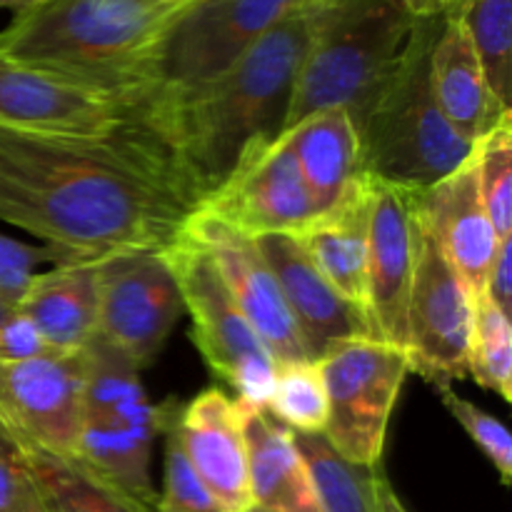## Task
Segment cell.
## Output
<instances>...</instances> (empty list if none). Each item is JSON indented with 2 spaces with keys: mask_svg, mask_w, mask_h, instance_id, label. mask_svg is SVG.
<instances>
[{
  "mask_svg": "<svg viewBox=\"0 0 512 512\" xmlns=\"http://www.w3.org/2000/svg\"><path fill=\"white\" fill-rule=\"evenodd\" d=\"M195 210L155 125L103 135L0 125V220L60 263L163 250Z\"/></svg>",
  "mask_w": 512,
  "mask_h": 512,
  "instance_id": "cell-1",
  "label": "cell"
},
{
  "mask_svg": "<svg viewBox=\"0 0 512 512\" xmlns=\"http://www.w3.org/2000/svg\"><path fill=\"white\" fill-rule=\"evenodd\" d=\"M310 18L313 0H298L218 78L183 95H158L155 128L198 205L285 130Z\"/></svg>",
  "mask_w": 512,
  "mask_h": 512,
  "instance_id": "cell-2",
  "label": "cell"
},
{
  "mask_svg": "<svg viewBox=\"0 0 512 512\" xmlns=\"http://www.w3.org/2000/svg\"><path fill=\"white\" fill-rule=\"evenodd\" d=\"M193 0H43L0 30V53L28 68L118 93H160L165 33Z\"/></svg>",
  "mask_w": 512,
  "mask_h": 512,
  "instance_id": "cell-3",
  "label": "cell"
},
{
  "mask_svg": "<svg viewBox=\"0 0 512 512\" xmlns=\"http://www.w3.org/2000/svg\"><path fill=\"white\" fill-rule=\"evenodd\" d=\"M440 20L418 18L398 65L355 118L365 175L420 193L448 178L473 153L440 113L430 88V48Z\"/></svg>",
  "mask_w": 512,
  "mask_h": 512,
  "instance_id": "cell-4",
  "label": "cell"
},
{
  "mask_svg": "<svg viewBox=\"0 0 512 512\" xmlns=\"http://www.w3.org/2000/svg\"><path fill=\"white\" fill-rule=\"evenodd\" d=\"M415 20L398 0H313L285 130L328 108H345L355 123L398 65Z\"/></svg>",
  "mask_w": 512,
  "mask_h": 512,
  "instance_id": "cell-5",
  "label": "cell"
},
{
  "mask_svg": "<svg viewBox=\"0 0 512 512\" xmlns=\"http://www.w3.org/2000/svg\"><path fill=\"white\" fill-rule=\"evenodd\" d=\"M173 398L153 403L140 370L100 345L85 348V388L75 455L70 460L138 512H155L153 445L178 418Z\"/></svg>",
  "mask_w": 512,
  "mask_h": 512,
  "instance_id": "cell-6",
  "label": "cell"
},
{
  "mask_svg": "<svg viewBox=\"0 0 512 512\" xmlns=\"http://www.w3.org/2000/svg\"><path fill=\"white\" fill-rule=\"evenodd\" d=\"M160 253L178 283L185 313L193 320L190 338L205 365L233 388L243 408L265 410L278 363L235 305L208 250L180 230Z\"/></svg>",
  "mask_w": 512,
  "mask_h": 512,
  "instance_id": "cell-7",
  "label": "cell"
},
{
  "mask_svg": "<svg viewBox=\"0 0 512 512\" xmlns=\"http://www.w3.org/2000/svg\"><path fill=\"white\" fill-rule=\"evenodd\" d=\"M315 363L328 398L325 440L350 463L378 468L390 415L413 373L408 350L378 338H350Z\"/></svg>",
  "mask_w": 512,
  "mask_h": 512,
  "instance_id": "cell-8",
  "label": "cell"
},
{
  "mask_svg": "<svg viewBox=\"0 0 512 512\" xmlns=\"http://www.w3.org/2000/svg\"><path fill=\"white\" fill-rule=\"evenodd\" d=\"M160 93H118L28 68L0 53V125L103 135L155 125Z\"/></svg>",
  "mask_w": 512,
  "mask_h": 512,
  "instance_id": "cell-9",
  "label": "cell"
},
{
  "mask_svg": "<svg viewBox=\"0 0 512 512\" xmlns=\"http://www.w3.org/2000/svg\"><path fill=\"white\" fill-rule=\"evenodd\" d=\"M298 0H193L165 33L155 63L163 98L210 83L248 53Z\"/></svg>",
  "mask_w": 512,
  "mask_h": 512,
  "instance_id": "cell-10",
  "label": "cell"
},
{
  "mask_svg": "<svg viewBox=\"0 0 512 512\" xmlns=\"http://www.w3.org/2000/svg\"><path fill=\"white\" fill-rule=\"evenodd\" d=\"M415 205V203H413ZM415 263L408 293L410 370L440 390L468 378L473 295L415 213Z\"/></svg>",
  "mask_w": 512,
  "mask_h": 512,
  "instance_id": "cell-11",
  "label": "cell"
},
{
  "mask_svg": "<svg viewBox=\"0 0 512 512\" xmlns=\"http://www.w3.org/2000/svg\"><path fill=\"white\" fill-rule=\"evenodd\" d=\"M185 313L178 283L160 250L100 260V310L95 340L145 370L158 360Z\"/></svg>",
  "mask_w": 512,
  "mask_h": 512,
  "instance_id": "cell-12",
  "label": "cell"
},
{
  "mask_svg": "<svg viewBox=\"0 0 512 512\" xmlns=\"http://www.w3.org/2000/svg\"><path fill=\"white\" fill-rule=\"evenodd\" d=\"M85 388V350L45 358H0V423L23 455L73 458Z\"/></svg>",
  "mask_w": 512,
  "mask_h": 512,
  "instance_id": "cell-13",
  "label": "cell"
},
{
  "mask_svg": "<svg viewBox=\"0 0 512 512\" xmlns=\"http://www.w3.org/2000/svg\"><path fill=\"white\" fill-rule=\"evenodd\" d=\"M198 210L248 238L298 235L318 220L285 133L243 160Z\"/></svg>",
  "mask_w": 512,
  "mask_h": 512,
  "instance_id": "cell-14",
  "label": "cell"
},
{
  "mask_svg": "<svg viewBox=\"0 0 512 512\" xmlns=\"http://www.w3.org/2000/svg\"><path fill=\"white\" fill-rule=\"evenodd\" d=\"M183 230L208 250L235 305L263 340L275 363L308 360L278 280L260 255L255 240L200 210L190 215Z\"/></svg>",
  "mask_w": 512,
  "mask_h": 512,
  "instance_id": "cell-15",
  "label": "cell"
},
{
  "mask_svg": "<svg viewBox=\"0 0 512 512\" xmlns=\"http://www.w3.org/2000/svg\"><path fill=\"white\" fill-rule=\"evenodd\" d=\"M368 185V320L375 338L405 350L415 263L413 193L373 178Z\"/></svg>",
  "mask_w": 512,
  "mask_h": 512,
  "instance_id": "cell-16",
  "label": "cell"
},
{
  "mask_svg": "<svg viewBox=\"0 0 512 512\" xmlns=\"http://www.w3.org/2000/svg\"><path fill=\"white\" fill-rule=\"evenodd\" d=\"M180 448L223 512L255 510L245 445V408L220 388H205L180 405Z\"/></svg>",
  "mask_w": 512,
  "mask_h": 512,
  "instance_id": "cell-17",
  "label": "cell"
},
{
  "mask_svg": "<svg viewBox=\"0 0 512 512\" xmlns=\"http://www.w3.org/2000/svg\"><path fill=\"white\" fill-rule=\"evenodd\" d=\"M273 270L308 360H320L350 338H375L368 318L320 275L295 235L253 238Z\"/></svg>",
  "mask_w": 512,
  "mask_h": 512,
  "instance_id": "cell-18",
  "label": "cell"
},
{
  "mask_svg": "<svg viewBox=\"0 0 512 512\" xmlns=\"http://www.w3.org/2000/svg\"><path fill=\"white\" fill-rule=\"evenodd\" d=\"M415 213L473 298L483 295L498 238L478 193L473 153L458 170L413 193Z\"/></svg>",
  "mask_w": 512,
  "mask_h": 512,
  "instance_id": "cell-19",
  "label": "cell"
},
{
  "mask_svg": "<svg viewBox=\"0 0 512 512\" xmlns=\"http://www.w3.org/2000/svg\"><path fill=\"white\" fill-rule=\"evenodd\" d=\"M318 218L338 210L365 185L358 128L345 108H328L285 130Z\"/></svg>",
  "mask_w": 512,
  "mask_h": 512,
  "instance_id": "cell-20",
  "label": "cell"
},
{
  "mask_svg": "<svg viewBox=\"0 0 512 512\" xmlns=\"http://www.w3.org/2000/svg\"><path fill=\"white\" fill-rule=\"evenodd\" d=\"M430 88L450 128L470 145L512 113L488 88L468 35L450 13H443L430 48Z\"/></svg>",
  "mask_w": 512,
  "mask_h": 512,
  "instance_id": "cell-21",
  "label": "cell"
},
{
  "mask_svg": "<svg viewBox=\"0 0 512 512\" xmlns=\"http://www.w3.org/2000/svg\"><path fill=\"white\" fill-rule=\"evenodd\" d=\"M45 343L60 353H80L98 333L100 263L75 260L38 273L15 305Z\"/></svg>",
  "mask_w": 512,
  "mask_h": 512,
  "instance_id": "cell-22",
  "label": "cell"
},
{
  "mask_svg": "<svg viewBox=\"0 0 512 512\" xmlns=\"http://www.w3.org/2000/svg\"><path fill=\"white\" fill-rule=\"evenodd\" d=\"M245 445L255 510L320 512L293 430L270 418L268 410L245 408Z\"/></svg>",
  "mask_w": 512,
  "mask_h": 512,
  "instance_id": "cell-23",
  "label": "cell"
},
{
  "mask_svg": "<svg viewBox=\"0 0 512 512\" xmlns=\"http://www.w3.org/2000/svg\"><path fill=\"white\" fill-rule=\"evenodd\" d=\"M370 185L298 233V243L325 280L368 318ZM370 323V320H368ZM373 330V328H370Z\"/></svg>",
  "mask_w": 512,
  "mask_h": 512,
  "instance_id": "cell-24",
  "label": "cell"
},
{
  "mask_svg": "<svg viewBox=\"0 0 512 512\" xmlns=\"http://www.w3.org/2000/svg\"><path fill=\"white\" fill-rule=\"evenodd\" d=\"M305 460L320 512H375L378 468L350 463L325 440L323 433H293Z\"/></svg>",
  "mask_w": 512,
  "mask_h": 512,
  "instance_id": "cell-25",
  "label": "cell"
},
{
  "mask_svg": "<svg viewBox=\"0 0 512 512\" xmlns=\"http://www.w3.org/2000/svg\"><path fill=\"white\" fill-rule=\"evenodd\" d=\"M445 13L468 35L498 103L512 110V0H453Z\"/></svg>",
  "mask_w": 512,
  "mask_h": 512,
  "instance_id": "cell-26",
  "label": "cell"
},
{
  "mask_svg": "<svg viewBox=\"0 0 512 512\" xmlns=\"http://www.w3.org/2000/svg\"><path fill=\"white\" fill-rule=\"evenodd\" d=\"M25 468L48 512H138L70 458L33 450Z\"/></svg>",
  "mask_w": 512,
  "mask_h": 512,
  "instance_id": "cell-27",
  "label": "cell"
},
{
  "mask_svg": "<svg viewBox=\"0 0 512 512\" xmlns=\"http://www.w3.org/2000/svg\"><path fill=\"white\" fill-rule=\"evenodd\" d=\"M468 378L480 388L512 400V323L488 295L473 298V330L468 343Z\"/></svg>",
  "mask_w": 512,
  "mask_h": 512,
  "instance_id": "cell-28",
  "label": "cell"
},
{
  "mask_svg": "<svg viewBox=\"0 0 512 512\" xmlns=\"http://www.w3.org/2000/svg\"><path fill=\"white\" fill-rule=\"evenodd\" d=\"M270 418L293 433H323L328 423V398L315 360L280 363L273 393L265 405Z\"/></svg>",
  "mask_w": 512,
  "mask_h": 512,
  "instance_id": "cell-29",
  "label": "cell"
},
{
  "mask_svg": "<svg viewBox=\"0 0 512 512\" xmlns=\"http://www.w3.org/2000/svg\"><path fill=\"white\" fill-rule=\"evenodd\" d=\"M478 193L498 238L512 235V113L473 143Z\"/></svg>",
  "mask_w": 512,
  "mask_h": 512,
  "instance_id": "cell-30",
  "label": "cell"
},
{
  "mask_svg": "<svg viewBox=\"0 0 512 512\" xmlns=\"http://www.w3.org/2000/svg\"><path fill=\"white\" fill-rule=\"evenodd\" d=\"M163 438V490L158 493L155 512H223L185 458L178 433H175V423L165 430Z\"/></svg>",
  "mask_w": 512,
  "mask_h": 512,
  "instance_id": "cell-31",
  "label": "cell"
},
{
  "mask_svg": "<svg viewBox=\"0 0 512 512\" xmlns=\"http://www.w3.org/2000/svg\"><path fill=\"white\" fill-rule=\"evenodd\" d=\"M440 395H443V405L448 408V413L458 420L460 428L470 435V440L483 450L485 458H488L490 463H493V468L498 470L500 483L510 485L512 483V438L508 428H505L495 415H490L488 410L475 405L473 400H465L463 395L453 393V388L440 390Z\"/></svg>",
  "mask_w": 512,
  "mask_h": 512,
  "instance_id": "cell-32",
  "label": "cell"
},
{
  "mask_svg": "<svg viewBox=\"0 0 512 512\" xmlns=\"http://www.w3.org/2000/svg\"><path fill=\"white\" fill-rule=\"evenodd\" d=\"M45 263L58 265V255L45 245H28L0 233V298L18 305Z\"/></svg>",
  "mask_w": 512,
  "mask_h": 512,
  "instance_id": "cell-33",
  "label": "cell"
},
{
  "mask_svg": "<svg viewBox=\"0 0 512 512\" xmlns=\"http://www.w3.org/2000/svg\"><path fill=\"white\" fill-rule=\"evenodd\" d=\"M58 353L60 350L45 343V338L35 330V325L25 315H20L18 310H13V315L0 325V358L28 360Z\"/></svg>",
  "mask_w": 512,
  "mask_h": 512,
  "instance_id": "cell-34",
  "label": "cell"
},
{
  "mask_svg": "<svg viewBox=\"0 0 512 512\" xmlns=\"http://www.w3.org/2000/svg\"><path fill=\"white\" fill-rule=\"evenodd\" d=\"M483 295H488L490 303L503 310L505 315L512 313V235L498 243L493 265L485 278Z\"/></svg>",
  "mask_w": 512,
  "mask_h": 512,
  "instance_id": "cell-35",
  "label": "cell"
},
{
  "mask_svg": "<svg viewBox=\"0 0 512 512\" xmlns=\"http://www.w3.org/2000/svg\"><path fill=\"white\" fill-rule=\"evenodd\" d=\"M28 485L30 473L25 463L0 458V512H18Z\"/></svg>",
  "mask_w": 512,
  "mask_h": 512,
  "instance_id": "cell-36",
  "label": "cell"
},
{
  "mask_svg": "<svg viewBox=\"0 0 512 512\" xmlns=\"http://www.w3.org/2000/svg\"><path fill=\"white\" fill-rule=\"evenodd\" d=\"M373 488H375V512H410L408 505H405L403 500H400V495L395 493L393 483H390L380 470L378 475H375Z\"/></svg>",
  "mask_w": 512,
  "mask_h": 512,
  "instance_id": "cell-37",
  "label": "cell"
},
{
  "mask_svg": "<svg viewBox=\"0 0 512 512\" xmlns=\"http://www.w3.org/2000/svg\"><path fill=\"white\" fill-rule=\"evenodd\" d=\"M413 18H435L448 10L453 0H398Z\"/></svg>",
  "mask_w": 512,
  "mask_h": 512,
  "instance_id": "cell-38",
  "label": "cell"
},
{
  "mask_svg": "<svg viewBox=\"0 0 512 512\" xmlns=\"http://www.w3.org/2000/svg\"><path fill=\"white\" fill-rule=\"evenodd\" d=\"M0 458L10 460V463H25L23 450H20V445L15 443L13 435L3 428V423H0Z\"/></svg>",
  "mask_w": 512,
  "mask_h": 512,
  "instance_id": "cell-39",
  "label": "cell"
},
{
  "mask_svg": "<svg viewBox=\"0 0 512 512\" xmlns=\"http://www.w3.org/2000/svg\"><path fill=\"white\" fill-rule=\"evenodd\" d=\"M18 512H48V508H45V503H43V498H40L38 488H35L33 478H30V485H28V490H25L23 503H20Z\"/></svg>",
  "mask_w": 512,
  "mask_h": 512,
  "instance_id": "cell-40",
  "label": "cell"
},
{
  "mask_svg": "<svg viewBox=\"0 0 512 512\" xmlns=\"http://www.w3.org/2000/svg\"><path fill=\"white\" fill-rule=\"evenodd\" d=\"M43 0H0V10H13L15 13H23V10L28 8H35V5H40Z\"/></svg>",
  "mask_w": 512,
  "mask_h": 512,
  "instance_id": "cell-41",
  "label": "cell"
},
{
  "mask_svg": "<svg viewBox=\"0 0 512 512\" xmlns=\"http://www.w3.org/2000/svg\"><path fill=\"white\" fill-rule=\"evenodd\" d=\"M13 310H15V305H10V303H5L3 298H0V325L5 323V320L10 318V315H13Z\"/></svg>",
  "mask_w": 512,
  "mask_h": 512,
  "instance_id": "cell-42",
  "label": "cell"
},
{
  "mask_svg": "<svg viewBox=\"0 0 512 512\" xmlns=\"http://www.w3.org/2000/svg\"><path fill=\"white\" fill-rule=\"evenodd\" d=\"M250 512H263V510H250Z\"/></svg>",
  "mask_w": 512,
  "mask_h": 512,
  "instance_id": "cell-43",
  "label": "cell"
}]
</instances>
